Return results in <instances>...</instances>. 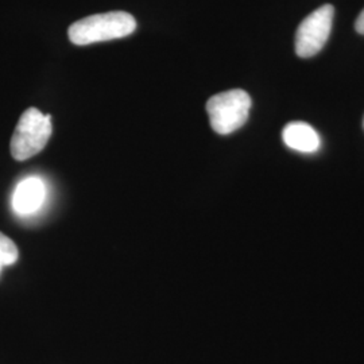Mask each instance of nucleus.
<instances>
[{"label":"nucleus","mask_w":364,"mask_h":364,"mask_svg":"<svg viewBox=\"0 0 364 364\" xmlns=\"http://www.w3.org/2000/svg\"><path fill=\"white\" fill-rule=\"evenodd\" d=\"M136 28L135 18L124 11L96 14L78 19L68 30L72 43L84 46L96 42L124 38Z\"/></svg>","instance_id":"1"},{"label":"nucleus","mask_w":364,"mask_h":364,"mask_svg":"<svg viewBox=\"0 0 364 364\" xmlns=\"http://www.w3.org/2000/svg\"><path fill=\"white\" fill-rule=\"evenodd\" d=\"M52 135V117L37 108H28L19 119L13 139L11 156L16 161H26L37 156L48 144Z\"/></svg>","instance_id":"2"},{"label":"nucleus","mask_w":364,"mask_h":364,"mask_svg":"<svg viewBox=\"0 0 364 364\" xmlns=\"http://www.w3.org/2000/svg\"><path fill=\"white\" fill-rule=\"evenodd\" d=\"M251 97L243 90H231L212 96L207 103L209 123L213 131L228 135L247 122Z\"/></svg>","instance_id":"3"},{"label":"nucleus","mask_w":364,"mask_h":364,"mask_svg":"<svg viewBox=\"0 0 364 364\" xmlns=\"http://www.w3.org/2000/svg\"><path fill=\"white\" fill-rule=\"evenodd\" d=\"M335 9L324 4L309 14L296 33V53L301 58H311L326 46L333 25Z\"/></svg>","instance_id":"4"},{"label":"nucleus","mask_w":364,"mask_h":364,"mask_svg":"<svg viewBox=\"0 0 364 364\" xmlns=\"http://www.w3.org/2000/svg\"><path fill=\"white\" fill-rule=\"evenodd\" d=\"M46 198V186L38 177H28L19 182L13 195V208L18 215L26 216L37 212Z\"/></svg>","instance_id":"5"},{"label":"nucleus","mask_w":364,"mask_h":364,"mask_svg":"<svg viewBox=\"0 0 364 364\" xmlns=\"http://www.w3.org/2000/svg\"><path fill=\"white\" fill-rule=\"evenodd\" d=\"M282 139L289 149L299 153H316L321 139L312 126L304 122H291L282 131Z\"/></svg>","instance_id":"6"},{"label":"nucleus","mask_w":364,"mask_h":364,"mask_svg":"<svg viewBox=\"0 0 364 364\" xmlns=\"http://www.w3.org/2000/svg\"><path fill=\"white\" fill-rule=\"evenodd\" d=\"M18 260V248L13 240L0 232V272L4 266H11Z\"/></svg>","instance_id":"7"},{"label":"nucleus","mask_w":364,"mask_h":364,"mask_svg":"<svg viewBox=\"0 0 364 364\" xmlns=\"http://www.w3.org/2000/svg\"><path fill=\"white\" fill-rule=\"evenodd\" d=\"M355 28H356V31H358L359 34L364 36V9L363 11L359 14V16H358V19H356V22H355Z\"/></svg>","instance_id":"8"}]
</instances>
